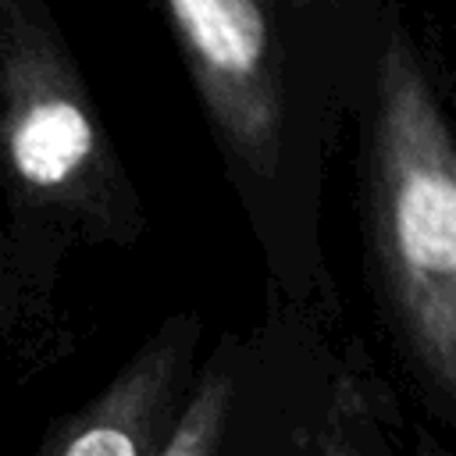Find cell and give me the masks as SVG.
<instances>
[{"instance_id": "cell-1", "label": "cell", "mask_w": 456, "mask_h": 456, "mask_svg": "<svg viewBox=\"0 0 456 456\" xmlns=\"http://www.w3.org/2000/svg\"><path fill=\"white\" fill-rule=\"evenodd\" d=\"M367 167L388 324L424 410L456 438V135L403 32L378 64Z\"/></svg>"}, {"instance_id": "cell-2", "label": "cell", "mask_w": 456, "mask_h": 456, "mask_svg": "<svg viewBox=\"0 0 456 456\" xmlns=\"http://www.w3.org/2000/svg\"><path fill=\"white\" fill-rule=\"evenodd\" d=\"M0 150L18 192L86 228L118 232V164L82 82L25 0H0Z\"/></svg>"}, {"instance_id": "cell-3", "label": "cell", "mask_w": 456, "mask_h": 456, "mask_svg": "<svg viewBox=\"0 0 456 456\" xmlns=\"http://www.w3.org/2000/svg\"><path fill=\"white\" fill-rule=\"evenodd\" d=\"M224 146L256 175L281 150V71L267 0H164Z\"/></svg>"}, {"instance_id": "cell-4", "label": "cell", "mask_w": 456, "mask_h": 456, "mask_svg": "<svg viewBox=\"0 0 456 456\" xmlns=\"http://www.w3.org/2000/svg\"><path fill=\"white\" fill-rule=\"evenodd\" d=\"M200 324L164 321L82 406L50 424L32 456H160L196 378Z\"/></svg>"}, {"instance_id": "cell-5", "label": "cell", "mask_w": 456, "mask_h": 456, "mask_svg": "<svg viewBox=\"0 0 456 456\" xmlns=\"http://www.w3.org/2000/svg\"><path fill=\"white\" fill-rule=\"evenodd\" d=\"M281 456H406L399 417L356 367H338L306 420L285 428Z\"/></svg>"}, {"instance_id": "cell-6", "label": "cell", "mask_w": 456, "mask_h": 456, "mask_svg": "<svg viewBox=\"0 0 456 456\" xmlns=\"http://www.w3.org/2000/svg\"><path fill=\"white\" fill-rule=\"evenodd\" d=\"M246 363L235 338H221L217 349L196 367L182 417L160 456H264L256 428H246Z\"/></svg>"}, {"instance_id": "cell-7", "label": "cell", "mask_w": 456, "mask_h": 456, "mask_svg": "<svg viewBox=\"0 0 456 456\" xmlns=\"http://www.w3.org/2000/svg\"><path fill=\"white\" fill-rule=\"evenodd\" d=\"M21 285L25 281L0 260V349L14 338V331L21 328L25 310H28V292Z\"/></svg>"}, {"instance_id": "cell-8", "label": "cell", "mask_w": 456, "mask_h": 456, "mask_svg": "<svg viewBox=\"0 0 456 456\" xmlns=\"http://www.w3.org/2000/svg\"><path fill=\"white\" fill-rule=\"evenodd\" d=\"M289 4H306V0H289Z\"/></svg>"}]
</instances>
